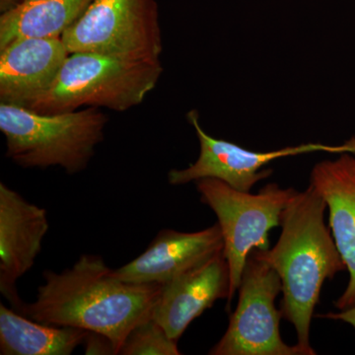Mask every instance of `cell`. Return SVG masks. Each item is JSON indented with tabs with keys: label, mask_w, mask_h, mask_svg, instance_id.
<instances>
[{
	"label": "cell",
	"mask_w": 355,
	"mask_h": 355,
	"mask_svg": "<svg viewBox=\"0 0 355 355\" xmlns=\"http://www.w3.org/2000/svg\"><path fill=\"white\" fill-rule=\"evenodd\" d=\"M120 354L180 355L178 342L167 335L164 329L153 319L137 324L128 334Z\"/></svg>",
	"instance_id": "obj_16"
},
{
	"label": "cell",
	"mask_w": 355,
	"mask_h": 355,
	"mask_svg": "<svg viewBox=\"0 0 355 355\" xmlns=\"http://www.w3.org/2000/svg\"><path fill=\"white\" fill-rule=\"evenodd\" d=\"M108 116L95 107L46 114L0 103V130L6 157L23 168H62L74 175L87 168L104 139Z\"/></svg>",
	"instance_id": "obj_3"
},
{
	"label": "cell",
	"mask_w": 355,
	"mask_h": 355,
	"mask_svg": "<svg viewBox=\"0 0 355 355\" xmlns=\"http://www.w3.org/2000/svg\"><path fill=\"white\" fill-rule=\"evenodd\" d=\"M327 203L314 187L297 191L280 217L277 244L268 250H254L279 275L282 284V319L293 324L297 345L308 355L310 329L322 288L327 279L347 270L330 227L324 223Z\"/></svg>",
	"instance_id": "obj_2"
},
{
	"label": "cell",
	"mask_w": 355,
	"mask_h": 355,
	"mask_svg": "<svg viewBox=\"0 0 355 355\" xmlns=\"http://www.w3.org/2000/svg\"><path fill=\"white\" fill-rule=\"evenodd\" d=\"M69 53L160 60L162 32L155 0H94L62 36Z\"/></svg>",
	"instance_id": "obj_6"
},
{
	"label": "cell",
	"mask_w": 355,
	"mask_h": 355,
	"mask_svg": "<svg viewBox=\"0 0 355 355\" xmlns=\"http://www.w3.org/2000/svg\"><path fill=\"white\" fill-rule=\"evenodd\" d=\"M223 236L218 223L198 232L160 231L146 251L113 270L114 277L137 284H164L223 251Z\"/></svg>",
	"instance_id": "obj_11"
},
{
	"label": "cell",
	"mask_w": 355,
	"mask_h": 355,
	"mask_svg": "<svg viewBox=\"0 0 355 355\" xmlns=\"http://www.w3.org/2000/svg\"><path fill=\"white\" fill-rule=\"evenodd\" d=\"M88 331L34 321L0 305V354L70 355Z\"/></svg>",
	"instance_id": "obj_14"
},
{
	"label": "cell",
	"mask_w": 355,
	"mask_h": 355,
	"mask_svg": "<svg viewBox=\"0 0 355 355\" xmlns=\"http://www.w3.org/2000/svg\"><path fill=\"white\" fill-rule=\"evenodd\" d=\"M200 202L214 210L223 236V254L230 270L227 307L241 284L248 258L254 250L270 249L268 233L280 226V217L298 191L268 184L258 193L232 188L220 180L196 182Z\"/></svg>",
	"instance_id": "obj_5"
},
{
	"label": "cell",
	"mask_w": 355,
	"mask_h": 355,
	"mask_svg": "<svg viewBox=\"0 0 355 355\" xmlns=\"http://www.w3.org/2000/svg\"><path fill=\"white\" fill-rule=\"evenodd\" d=\"M282 291L279 275L266 261L248 258L243 272L239 300L227 330L209 350L210 355H308L302 347L288 345L280 336V309L275 299Z\"/></svg>",
	"instance_id": "obj_7"
},
{
	"label": "cell",
	"mask_w": 355,
	"mask_h": 355,
	"mask_svg": "<svg viewBox=\"0 0 355 355\" xmlns=\"http://www.w3.org/2000/svg\"><path fill=\"white\" fill-rule=\"evenodd\" d=\"M69 53L62 37L15 40L0 50V103L29 107L55 81Z\"/></svg>",
	"instance_id": "obj_12"
},
{
	"label": "cell",
	"mask_w": 355,
	"mask_h": 355,
	"mask_svg": "<svg viewBox=\"0 0 355 355\" xmlns=\"http://www.w3.org/2000/svg\"><path fill=\"white\" fill-rule=\"evenodd\" d=\"M187 120L197 133L200 155L197 161L188 167L173 169L168 173V182L172 186H182L212 178L237 190L251 191L254 184L272 174V170L266 167L277 159L316 153H355V139L340 146L310 142L263 153L248 150L233 142L209 135L200 125V116L196 110L189 112Z\"/></svg>",
	"instance_id": "obj_8"
},
{
	"label": "cell",
	"mask_w": 355,
	"mask_h": 355,
	"mask_svg": "<svg viewBox=\"0 0 355 355\" xmlns=\"http://www.w3.org/2000/svg\"><path fill=\"white\" fill-rule=\"evenodd\" d=\"M94 0H35L0 16V50L22 38L62 37Z\"/></svg>",
	"instance_id": "obj_15"
},
{
	"label": "cell",
	"mask_w": 355,
	"mask_h": 355,
	"mask_svg": "<svg viewBox=\"0 0 355 355\" xmlns=\"http://www.w3.org/2000/svg\"><path fill=\"white\" fill-rule=\"evenodd\" d=\"M162 73L160 60L69 53L51 87L27 108L46 114L76 111L83 107L128 111L144 101Z\"/></svg>",
	"instance_id": "obj_4"
},
{
	"label": "cell",
	"mask_w": 355,
	"mask_h": 355,
	"mask_svg": "<svg viewBox=\"0 0 355 355\" xmlns=\"http://www.w3.org/2000/svg\"><path fill=\"white\" fill-rule=\"evenodd\" d=\"M17 6V0H0V11L1 13L11 10L14 7Z\"/></svg>",
	"instance_id": "obj_19"
},
{
	"label": "cell",
	"mask_w": 355,
	"mask_h": 355,
	"mask_svg": "<svg viewBox=\"0 0 355 355\" xmlns=\"http://www.w3.org/2000/svg\"><path fill=\"white\" fill-rule=\"evenodd\" d=\"M230 270L223 251L162 284L153 318L179 342L188 327L217 300H228Z\"/></svg>",
	"instance_id": "obj_10"
},
{
	"label": "cell",
	"mask_w": 355,
	"mask_h": 355,
	"mask_svg": "<svg viewBox=\"0 0 355 355\" xmlns=\"http://www.w3.org/2000/svg\"><path fill=\"white\" fill-rule=\"evenodd\" d=\"M44 284L22 315L40 323L101 334L120 354L135 327L153 318L162 284H128L114 277L101 256L83 254L64 272L46 270Z\"/></svg>",
	"instance_id": "obj_1"
},
{
	"label": "cell",
	"mask_w": 355,
	"mask_h": 355,
	"mask_svg": "<svg viewBox=\"0 0 355 355\" xmlns=\"http://www.w3.org/2000/svg\"><path fill=\"white\" fill-rule=\"evenodd\" d=\"M352 154L318 163L310 176L311 186L327 203L329 227L349 272L347 288L334 303L338 310L355 305V157Z\"/></svg>",
	"instance_id": "obj_13"
},
{
	"label": "cell",
	"mask_w": 355,
	"mask_h": 355,
	"mask_svg": "<svg viewBox=\"0 0 355 355\" xmlns=\"http://www.w3.org/2000/svg\"><path fill=\"white\" fill-rule=\"evenodd\" d=\"M86 354H116L113 343L101 334L88 331L83 343Z\"/></svg>",
	"instance_id": "obj_17"
},
{
	"label": "cell",
	"mask_w": 355,
	"mask_h": 355,
	"mask_svg": "<svg viewBox=\"0 0 355 355\" xmlns=\"http://www.w3.org/2000/svg\"><path fill=\"white\" fill-rule=\"evenodd\" d=\"M316 317L322 318V319L334 320V321L345 322V323L350 324L355 330V305L349 308V309L319 314L316 315Z\"/></svg>",
	"instance_id": "obj_18"
},
{
	"label": "cell",
	"mask_w": 355,
	"mask_h": 355,
	"mask_svg": "<svg viewBox=\"0 0 355 355\" xmlns=\"http://www.w3.org/2000/svg\"><path fill=\"white\" fill-rule=\"evenodd\" d=\"M35 1V0H17V6L21 3H26V2Z\"/></svg>",
	"instance_id": "obj_20"
},
{
	"label": "cell",
	"mask_w": 355,
	"mask_h": 355,
	"mask_svg": "<svg viewBox=\"0 0 355 355\" xmlns=\"http://www.w3.org/2000/svg\"><path fill=\"white\" fill-rule=\"evenodd\" d=\"M48 230L46 209L0 183V292L20 314L16 282L35 265Z\"/></svg>",
	"instance_id": "obj_9"
}]
</instances>
